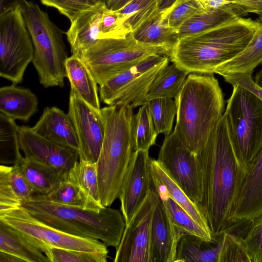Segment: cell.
<instances>
[{"instance_id": "cell-17", "label": "cell", "mask_w": 262, "mask_h": 262, "mask_svg": "<svg viewBox=\"0 0 262 262\" xmlns=\"http://www.w3.org/2000/svg\"><path fill=\"white\" fill-rule=\"evenodd\" d=\"M262 214V147L248 167L232 214L234 223Z\"/></svg>"}, {"instance_id": "cell-13", "label": "cell", "mask_w": 262, "mask_h": 262, "mask_svg": "<svg viewBox=\"0 0 262 262\" xmlns=\"http://www.w3.org/2000/svg\"><path fill=\"white\" fill-rule=\"evenodd\" d=\"M159 200L152 187L126 224L120 244L116 248L115 262H151L152 220Z\"/></svg>"}, {"instance_id": "cell-15", "label": "cell", "mask_w": 262, "mask_h": 262, "mask_svg": "<svg viewBox=\"0 0 262 262\" xmlns=\"http://www.w3.org/2000/svg\"><path fill=\"white\" fill-rule=\"evenodd\" d=\"M148 151L135 150L124 176L119 199L126 224L152 188Z\"/></svg>"}, {"instance_id": "cell-24", "label": "cell", "mask_w": 262, "mask_h": 262, "mask_svg": "<svg viewBox=\"0 0 262 262\" xmlns=\"http://www.w3.org/2000/svg\"><path fill=\"white\" fill-rule=\"evenodd\" d=\"M16 85L1 88L0 112L26 122L37 112L38 99L31 90Z\"/></svg>"}, {"instance_id": "cell-36", "label": "cell", "mask_w": 262, "mask_h": 262, "mask_svg": "<svg viewBox=\"0 0 262 262\" xmlns=\"http://www.w3.org/2000/svg\"><path fill=\"white\" fill-rule=\"evenodd\" d=\"M134 150L149 151L158 135L147 103L133 116Z\"/></svg>"}, {"instance_id": "cell-28", "label": "cell", "mask_w": 262, "mask_h": 262, "mask_svg": "<svg viewBox=\"0 0 262 262\" xmlns=\"http://www.w3.org/2000/svg\"><path fill=\"white\" fill-rule=\"evenodd\" d=\"M66 69L71 90L93 107L100 109L97 83L84 61L72 55L66 61Z\"/></svg>"}, {"instance_id": "cell-31", "label": "cell", "mask_w": 262, "mask_h": 262, "mask_svg": "<svg viewBox=\"0 0 262 262\" xmlns=\"http://www.w3.org/2000/svg\"><path fill=\"white\" fill-rule=\"evenodd\" d=\"M176 3L169 9L160 11L132 32L135 38L146 44L172 47L179 39L178 31L168 26V16Z\"/></svg>"}, {"instance_id": "cell-44", "label": "cell", "mask_w": 262, "mask_h": 262, "mask_svg": "<svg viewBox=\"0 0 262 262\" xmlns=\"http://www.w3.org/2000/svg\"><path fill=\"white\" fill-rule=\"evenodd\" d=\"M225 81L233 85L239 86L252 93L262 101V88L253 80L252 75L247 73L223 74Z\"/></svg>"}, {"instance_id": "cell-40", "label": "cell", "mask_w": 262, "mask_h": 262, "mask_svg": "<svg viewBox=\"0 0 262 262\" xmlns=\"http://www.w3.org/2000/svg\"><path fill=\"white\" fill-rule=\"evenodd\" d=\"M41 196L55 203L83 209V202L78 190L67 178L63 179L50 193Z\"/></svg>"}, {"instance_id": "cell-43", "label": "cell", "mask_w": 262, "mask_h": 262, "mask_svg": "<svg viewBox=\"0 0 262 262\" xmlns=\"http://www.w3.org/2000/svg\"><path fill=\"white\" fill-rule=\"evenodd\" d=\"M120 31L119 16L117 10L104 8L101 20L99 38H122Z\"/></svg>"}, {"instance_id": "cell-48", "label": "cell", "mask_w": 262, "mask_h": 262, "mask_svg": "<svg viewBox=\"0 0 262 262\" xmlns=\"http://www.w3.org/2000/svg\"><path fill=\"white\" fill-rule=\"evenodd\" d=\"M245 13H252L257 14L259 17L262 16V0L251 4L245 10Z\"/></svg>"}, {"instance_id": "cell-21", "label": "cell", "mask_w": 262, "mask_h": 262, "mask_svg": "<svg viewBox=\"0 0 262 262\" xmlns=\"http://www.w3.org/2000/svg\"><path fill=\"white\" fill-rule=\"evenodd\" d=\"M34 193L18 165L0 166V211L22 206Z\"/></svg>"}, {"instance_id": "cell-51", "label": "cell", "mask_w": 262, "mask_h": 262, "mask_svg": "<svg viewBox=\"0 0 262 262\" xmlns=\"http://www.w3.org/2000/svg\"><path fill=\"white\" fill-rule=\"evenodd\" d=\"M178 0H161L159 5V10H166L171 7Z\"/></svg>"}, {"instance_id": "cell-11", "label": "cell", "mask_w": 262, "mask_h": 262, "mask_svg": "<svg viewBox=\"0 0 262 262\" xmlns=\"http://www.w3.org/2000/svg\"><path fill=\"white\" fill-rule=\"evenodd\" d=\"M0 220L34 239L46 255L48 245L60 248L108 254L102 241L72 235L48 225L31 215L23 206L0 211Z\"/></svg>"}, {"instance_id": "cell-22", "label": "cell", "mask_w": 262, "mask_h": 262, "mask_svg": "<svg viewBox=\"0 0 262 262\" xmlns=\"http://www.w3.org/2000/svg\"><path fill=\"white\" fill-rule=\"evenodd\" d=\"M0 251L14 255L26 262H50L34 239L1 220Z\"/></svg>"}, {"instance_id": "cell-38", "label": "cell", "mask_w": 262, "mask_h": 262, "mask_svg": "<svg viewBox=\"0 0 262 262\" xmlns=\"http://www.w3.org/2000/svg\"><path fill=\"white\" fill-rule=\"evenodd\" d=\"M108 254L69 250L48 245L50 262H106Z\"/></svg>"}, {"instance_id": "cell-32", "label": "cell", "mask_w": 262, "mask_h": 262, "mask_svg": "<svg viewBox=\"0 0 262 262\" xmlns=\"http://www.w3.org/2000/svg\"><path fill=\"white\" fill-rule=\"evenodd\" d=\"M259 28L246 49L230 61L222 64L214 73L220 75L237 73L252 74L255 68L262 63V16L257 19Z\"/></svg>"}, {"instance_id": "cell-39", "label": "cell", "mask_w": 262, "mask_h": 262, "mask_svg": "<svg viewBox=\"0 0 262 262\" xmlns=\"http://www.w3.org/2000/svg\"><path fill=\"white\" fill-rule=\"evenodd\" d=\"M243 243L251 262H262V214L251 221Z\"/></svg>"}, {"instance_id": "cell-4", "label": "cell", "mask_w": 262, "mask_h": 262, "mask_svg": "<svg viewBox=\"0 0 262 262\" xmlns=\"http://www.w3.org/2000/svg\"><path fill=\"white\" fill-rule=\"evenodd\" d=\"M133 110L131 106L120 104L101 108L105 133L96 165L100 200L104 207L119 198L135 151Z\"/></svg>"}, {"instance_id": "cell-27", "label": "cell", "mask_w": 262, "mask_h": 262, "mask_svg": "<svg viewBox=\"0 0 262 262\" xmlns=\"http://www.w3.org/2000/svg\"><path fill=\"white\" fill-rule=\"evenodd\" d=\"M152 178V177H151ZM152 186L163 203L166 210L178 232L183 236L192 235L206 241L216 242V237L194 221L188 213L168 195L164 187L152 178Z\"/></svg>"}, {"instance_id": "cell-34", "label": "cell", "mask_w": 262, "mask_h": 262, "mask_svg": "<svg viewBox=\"0 0 262 262\" xmlns=\"http://www.w3.org/2000/svg\"><path fill=\"white\" fill-rule=\"evenodd\" d=\"M188 75L174 63L163 68L148 89L146 98L147 102L155 98H175Z\"/></svg>"}, {"instance_id": "cell-29", "label": "cell", "mask_w": 262, "mask_h": 262, "mask_svg": "<svg viewBox=\"0 0 262 262\" xmlns=\"http://www.w3.org/2000/svg\"><path fill=\"white\" fill-rule=\"evenodd\" d=\"M223 234L216 242H208L192 235L183 236L178 243L174 262H219Z\"/></svg>"}, {"instance_id": "cell-53", "label": "cell", "mask_w": 262, "mask_h": 262, "mask_svg": "<svg viewBox=\"0 0 262 262\" xmlns=\"http://www.w3.org/2000/svg\"><path fill=\"white\" fill-rule=\"evenodd\" d=\"M96 3H104L105 0H94Z\"/></svg>"}, {"instance_id": "cell-37", "label": "cell", "mask_w": 262, "mask_h": 262, "mask_svg": "<svg viewBox=\"0 0 262 262\" xmlns=\"http://www.w3.org/2000/svg\"><path fill=\"white\" fill-rule=\"evenodd\" d=\"M147 104L158 134L167 136L171 134L177 106L172 98H159L147 102Z\"/></svg>"}, {"instance_id": "cell-46", "label": "cell", "mask_w": 262, "mask_h": 262, "mask_svg": "<svg viewBox=\"0 0 262 262\" xmlns=\"http://www.w3.org/2000/svg\"><path fill=\"white\" fill-rule=\"evenodd\" d=\"M27 1L0 0V15L15 9L19 6L21 8Z\"/></svg>"}, {"instance_id": "cell-6", "label": "cell", "mask_w": 262, "mask_h": 262, "mask_svg": "<svg viewBox=\"0 0 262 262\" xmlns=\"http://www.w3.org/2000/svg\"><path fill=\"white\" fill-rule=\"evenodd\" d=\"M21 9L34 48L32 62L45 88H62L68 58L62 31L39 7L27 1Z\"/></svg>"}, {"instance_id": "cell-52", "label": "cell", "mask_w": 262, "mask_h": 262, "mask_svg": "<svg viewBox=\"0 0 262 262\" xmlns=\"http://www.w3.org/2000/svg\"><path fill=\"white\" fill-rule=\"evenodd\" d=\"M254 81L257 85L262 88V68L256 74Z\"/></svg>"}, {"instance_id": "cell-49", "label": "cell", "mask_w": 262, "mask_h": 262, "mask_svg": "<svg viewBox=\"0 0 262 262\" xmlns=\"http://www.w3.org/2000/svg\"><path fill=\"white\" fill-rule=\"evenodd\" d=\"M0 262H25L24 260L10 253L0 251Z\"/></svg>"}, {"instance_id": "cell-54", "label": "cell", "mask_w": 262, "mask_h": 262, "mask_svg": "<svg viewBox=\"0 0 262 262\" xmlns=\"http://www.w3.org/2000/svg\"><path fill=\"white\" fill-rule=\"evenodd\" d=\"M111 1H112V0H105L104 3H105V4H106V3L110 2Z\"/></svg>"}, {"instance_id": "cell-7", "label": "cell", "mask_w": 262, "mask_h": 262, "mask_svg": "<svg viewBox=\"0 0 262 262\" xmlns=\"http://www.w3.org/2000/svg\"><path fill=\"white\" fill-rule=\"evenodd\" d=\"M172 48L141 42L130 33L122 38L99 39L80 58L101 85L151 55L169 57Z\"/></svg>"}, {"instance_id": "cell-8", "label": "cell", "mask_w": 262, "mask_h": 262, "mask_svg": "<svg viewBox=\"0 0 262 262\" xmlns=\"http://www.w3.org/2000/svg\"><path fill=\"white\" fill-rule=\"evenodd\" d=\"M232 86L224 114L235 155L247 171L262 147V101L248 90Z\"/></svg>"}, {"instance_id": "cell-41", "label": "cell", "mask_w": 262, "mask_h": 262, "mask_svg": "<svg viewBox=\"0 0 262 262\" xmlns=\"http://www.w3.org/2000/svg\"><path fill=\"white\" fill-rule=\"evenodd\" d=\"M46 6L56 9L72 21L82 11L97 4L94 0H40Z\"/></svg>"}, {"instance_id": "cell-42", "label": "cell", "mask_w": 262, "mask_h": 262, "mask_svg": "<svg viewBox=\"0 0 262 262\" xmlns=\"http://www.w3.org/2000/svg\"><path fill=\"white\" fill-rule=\"evenodd\" d=\"M200 10L196 0H178L168 14V26L178 31L183 24Z\"/></svg>"}, {"instance_id": "cell-26", "label": "cell", "mask_w": 262, "mask_h": 262, "mask_svg": "<svg viewBox=\"0 0 262 262\" xmlns=\"http://www.w3.org/2000/svg\"><path fill=\"white\" fill-rule=\"evenodd\" d=\"M34 195H46L64 179L55 168L32 158L22 157L16 163Z\"/></svg>"}, {"instance_id": "cell-25", "label": "cell", "mask_w": 262, "mask_h": 262, "mask_svg": "<svg viewBox=\"0 0 262 262\" xmlns=\"http://www.w3.org/2000/svg\"><path fill=\"white\" fill-rule=\"evenodd\" d=\"M245 15L235 4L208 11H199L178 29L179 38L204 32Z\"/></svg>"}, {"instance_id": "cell-5", "label": "cell", "mask_w": 262, "mask_h": 262, "mask_svg": "<svg viewBox=\"0 0 262 262\" xmlns=\"http://www.w3.org/2000/svg\"><path fill=\"white\" fill-rule=\"evenodd\" d=\"M41 222L69 234L100 240L117 248L126 223L120 212L104 207L99 212L63 205L33 195L22 206Z\"/></svg>"}, {"instance_id": "cell-30", "label": "cell", "mask_w": 262, "mask_h": 262, "mask_svg": "<svg viewBox=\"0 0 262 262\" xmlns=\"http://www.w3.org/2000/svg\"><path fill=\"white\" fill-rule=\"evenodd\" d=\"M151 177L162 184L169 196L182 207L198 224L210 231L207 219L198 204L192 201L173 180L158 160H150Z\"/></svg>"}, {"instance_id": "cell-35", "label": "cell", "mask_w": 262, "mask_h": 262, "mask_svg": "<svg viewBox=\"0 0 262 262\" xmlns=\"http://www.w3.org/2000/svg\"><path fill=\"white\" fill-rule=\"evenodd\" d=\"M19 127L14 119L0 112L1 163L15 164L23 157L19 151Z\"/></svg>"}, {"instance_id": "cell-19", "label": "cell", "mask_w": 262, "mask_h": 262, "mask_svg": "<svg viewBox=\"0 0 262 262\" xmlns=\"http://www.w3.org/2000/svg\"><path fill=\"white\" fill-rule=\"evenodd\" d=\"M105 6V3H97L71 22L66 35L72 55L80 57L100 39L101 17Z\"/></svg>"}, {"instance_id": "cell-45", "label": "cell", "mask_w": 262, "mask_h": 262, "mask_svg": "<svg viewBox=\"0 0 262 262\" xmlns=\"http://www.w3.org/2000/svg\"><path fill=\"white\" fill-rule=\"evenodd\" d=\"M201 10L208 11L234 4V0H196Z\"/></svg>"}, {"instance_id": "cell-1", "label": "cell", "mask_w": 262, "mask_h": 262, "mask_svg": "<svg viewBox=\"0 0 262 262\" xmlns=\"http://www.w3.org/2000/svg\"><path fill=\"white\" fill-rule=\"evenodd\" d=\"M196 156L201 183L198 205L217 237L237 223L232 214L246 173L234 152L224 114Z\"/></svg>"}, {"instance_id": "cell-33", "label": "cell", "mask_w": 262, "mask_h": 262, "mask_svg": "<svg viewBox=\"0 0 262 262\" xmlns=\"http://www.w3.org/2000/svg\"><path fill=\"white\" fill-rule=\"evenodd\" d=\"M161 0H132L121 9L117 10L120 31L124 36L134 32L143 24L160 12Z\"/></svg>"}, {"instance_id": "cell-14", "label": "cell", "mask_w": 262, "mask_h": 262, "mask_svg": "<svg viewBox=\"0 0 262 262\" xmlns=\"http://www.w3.org/2000/svg\"><path fill=\"white\" fill-rule=\"evenodd\" d=\"M68 114L78 138L79 160L96 163L105 133V122L101 108L93 107L71 90Z\"/></svg>"}, {"instance_id": "cell-47", "label": "cell", "mask_w": 262, "mask_h": 262, "mask_svg": "<svg viewBox=\"0 0 262 262\" xmlns=\"http://www.w3.org/2000/svg\"><path fill=\"white\" fill-rule=\"evenodd\" d=\"M132 0H112L105 4L107 8L112 10H118Z\"/></svg>"}, {"instance_id": "cell-50", "label": "cell", "mask_w": 262, "mask_h": 262, "mask_svg": "<svg viewBox=\"0 0 262 262\" xmlns=\"http://www.w3.org/2000/svg\"><path fill=\"white\" fill-rule=\"evenodd\" d=\"M258 0H234V4L239 6L245 13V10L251 4L258 1Z\"/></svg>"}, {"instance_id": "cell-12", "label": "cell", "mask_w": 262, "mask_h": 262, "mask_svg": "<svg viewBox=\"0 0 262 262\" xmlns=\"http://www.w3.org/2000/svg\"><path fill=\"white\" fill-rule=\"evenodd\" d=\"M157 160L187 195L198 205L201 201V183L197 156L174 131L165 136Z\"/></svg>"}, {"instance_id": "cell-3", "label": "cell", "mask_w": 262, "mask_h": 262, "mask_svg": "<svg viewBox=\"0 0 262 262\" xmlns=\"http://www.w3.org/2000/svg\"><path fill=\"white\" fill-rule=\"evenodd\" d=\"M174 132L196 155L225 112L224 95L213 74H189L178 95Z\"/></svg>"}, {"instance_id": "cell-18", "label": "cell", "mask_w": 262, "mask_h": 262, "mask_svg": "<svg viewBox=\"0 0 262 262\" xmlns=\"http://www.w3.org/2000/svg\"><path fill=\"white\" fill-rule=\"evenodd\" d=\"M182 237L160 199L152 220L151 262H174L177 246Z\"/></svg>"}, {"instance_id": "cell-23", "label": "cell", "mask_w": 262, "mask_h": 262, "mask_svg": "<svg viewBox=\"0 0 262 262\" xmlns=\"http://www.w3.org/2000/svg\"><path fill=\"white\" fill-rule=\"evenodd\" d=\"M66 178L78 190L83 209L99 212L104 207L99 197L96 163L79 160L71 168Z\"/></svg>"}, {"instance_id": "cell-20", "label": "cell", "mask_w": 262, "mask_h": 262, "mask_svg": "<svg viewBox=\"0 0 262 262\" xmlns=\"http://www.w3.org/2000/svg\"><path fill=\"white\" fill-rule=\"evenodd\" d=\"M39 136L64 147L79 151L77 136L68 114L56 106L46 107L33 127Z\"/></svg>"}, {"instance_id": "cell-16", "label": "cell", "mask_w": 262, "mask_h": 262, "mask_svg": "<svg viewBox=\"0 0 262 262\" xmlns=\"http://www.w3.org/2000/svg\"><path fill=\"white\" fill-rule=\"evenodd\" d=\"M20 149L25 157L32 158L57 169L65 178L79 161V151L56 144L35 133L32 127H19Z\"/></svg>"}, {"instance_id": "cell-2", "label": "cell", "mask_w": 262, "mask_h": 262, "mask_svg": "<svg viewBox=\"0 0 262 262\" xmlns=\"http://www.w3.org/2000/svg\"><path fill=\"white\" fill-rule=\"evenodd\" d=\"M259 28L257 20L239 17L213 29L179 38L169 60L190 73L214 74L248 46Z\"/></svg>"}, {"instance_id": "cell-9", "label": "cell", "mask_w": 262, "mask_h": 262, "mask_svg": "<svg viewBox=\"0 0 262 262\" xmlns=\"http://www.w3.org/2000/svg\"><path fill=\"white\" fill-rule=\"evenodd\" d=\"M34 48L20 7L0 15V76L21 83Z\"/></svg>"}, {"instance_id": "cell-10", "label": "cell", "mask_w": 262, "mask_h": 262, "mask_svg": "<svg viewBox=\"0 0 262 262\" xmlns=\"http://www.w3.org/2000/svg\"><path fill=\"white\" fill-rule=\"evenodd\" d=\"M169 61L166 55L148 57L99 85L100 100L108 105L125 104L134 108L147 103L146 95L150 84Z\"/></svg>"}]
</instances>
